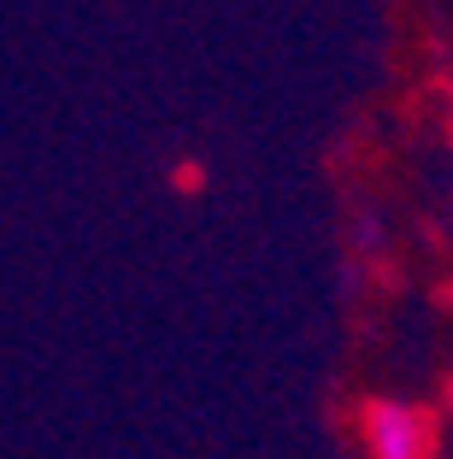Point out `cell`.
Segmentation results:
<instances>
[{
  "label": "cell",
  "mask_w": 453,
  "mask_h": 459,
  "mask_svg": "<svg viewBox=\"0 0 453 459\" xmlns=\"http://www.w3.org/2000/svg\"><path fill=\"white\" fill-rule=\"evenodd\" d=\"M360 442L365 459H436V412L395 394H371L360 401Z\"/></svg>",
  "instance_id": "6da1fadb"
}]
</instances>
